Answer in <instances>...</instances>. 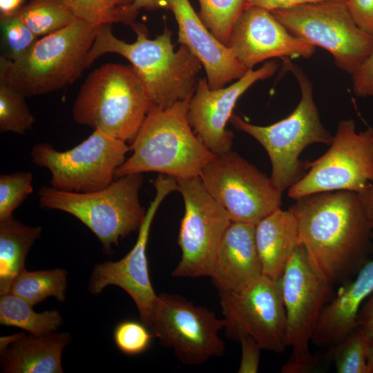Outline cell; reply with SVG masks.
<instances>
[{
	"mask_svg": "<svg viewBox=\"0 0 373 373\" xmlns=\"http://www.w3.org/2000/svg\"><path fill=\"white\" fill-rule=\"evenodd\" d=\"M369 339L359 327L337 344L331 346L329 356L338 373H370L367 365Z\"/></svg>",
	"mask_w": 373,
	"mask_h": 373,
	"instance_id": "cell-31",
	"label": "cell"
},
{
	"mask_svg": "<svg viewBox=\"0 0 373 373\" xmlns=\"http://www.w3.org/2000/svg\"><path fill=\"white\" fill-rule=\"evenodd\" d=\"M358 194L373 232V183Z\"/></svg>",
	"mask_w": 373,
	"mask_h": 373,
	"instance_id": "cell-40",
	"label": "cell"
},
{
	"mask_svg": "<svg viewBox=\"0 0 373 373\" xmlns=\"http://www.w3.org/2000/svg\"><path fill=\"white\" fill-rule=\"evenodd\" d=\"M68 332L37 336L18 333L0 338L1 364L6 373H62L61 354Z\"/></svg>",
	"mask_w": 373,
	"mask_h": 373,
	"instance_id": "cell-22",
	"label": "cell"
},
{
	"mask_svg": "<svg viewBox=\"0 0 373 373\" xmlns=\"http://www.w3.org/2000/svg\"><path fill=\"white\" fill-rule=\"evenodd\" d=\"M111 25L98 26L86 57L87 68L106 53L126 58L145 88L149 111L166 109L192 97L202 64L186 46L181 44L174 50L171 30L165 27L162 34L150 39L146 26L135 22L130 27L137 35L136 40L126 43L113 34Z\"/></svg>",
	"mask_w": 373,
	"mask_h": 373,
	"instance_id": "cell-2",
	"label": "cell"
},
{
	"mask_svg": "<svg viewBox=\"0 0 373 373\" xmlns=\"http://www.w3.org/2000/svg\"><path fill=\"white\" fill-rule=\"evenodd\" d=\"M24 6V0H0V17L18 12Z\"/></svg>",
	"mask_w": 373,
	"mask_h": 373,
	"instance_id": "cell-42",
	"label": "cell"
},
{
	"mask_svg": "<svg viewBox=\"0 0 373 373\" xmlns=\"http://www.w3.org/2000/svg\"><path fill=\"white\" fill-rule=\"evenodd\" d=\"M367 362L370 373H373V339L368 341Z\"/></svg>",
	"mask_w": 373,
	"mask_h": 373,
	"instance_id": "cell-43",
	"label": "cell"
},
{
	"mask_svg": "<svg viewBox=\"0 0 373 373\" xmlns=\"http://www.w3.org/2000/svg\"><path fill=\"white\" fill-rule=\"evenodd\" d=\"M19 13L38 37L56 32L77 19L64 0H30Z\"/></svg>",
	"mask_w": 373,
	"mask_h": 373,
	"instance_id": "cell-27",
	"label": "cell"
},
{
	"mask_svg": "<svg viewBox=\"0 0 373 373\" xmlns=\"http://www.w3.org/2000/svg\"><path fill=\"white\" fill-rule=\"evenodd\" d=\"M279 67L276 61L249 69L227 87L210 89L207 79H199L191 98L187 119L193 132L215 155L231 151L233 133L226 128L239 97L254 83L273 76Z\"/></svg>",
	"mask_w": 373,
	"mask_h": 373,
	"instance_id": "cell-17",
	"label": "cell"
},
{
	"mask_svg": "<svg viewBox=\"0 0 373 373\" xmlns=\"http://www.w3.org/2000/svg\"><path fill=\"white\" fill-rule=\"evenodd\" d=\"M167 9L173 13L178 26V42L186 46L199 59L210 89L224 87L247 72L232 50L203 23L189 0H168Z\"/></svg>",
	"mask_w": 373,
	"mask_h": 373,
	"instance_id": "cell-19",
	"label": "cell"
},
{
	"mask_svg": "<svg viewBox=\"0 0 373 373\" xmlns=\"http://www.w3.org/2000/svg\"><path fill=\"white\" fill-rule=\"evenodd\" d=\"M262 276L255 225L231 221L221 240L211 278L218 292L241 291Z\"/></svg>",
	"mask_w": 373,
	"mask_h": 373,
	"instance_id": "cell-20",
	"label": "cell"
},
{
	"mask_svg": "<svg viewBox=\"0 0 373 373\" xmlns=\"http://www.w3.org/2000/svg\"><path fill=\"white\" fill-rule=\"evenodd\" d=\"M150 108L145 88L131 65L106 64L82 84L74 120L124 142H132Z\"/></svg>",
	"mask_w": 373,
	"mask_h": 373,
	"instance_id": "cell-5",
	"label": "cell"
},
{
	"mask_svg": "<svg viewBox=\"0 0 373 373\" xmlns=\"http://www.w3.org/2000/svg\"><path fill=\"white\" fill-rule=\"evenodd\" d=\"M142 182V173H137L118 178L108 186L90 193L42 186L38 192L39 206L77 218L96 236L104 253L111 255L112 245L138 231L145 219L146 211L139 200Z\"/></svg>",
	"mask_w": 373,
	"mask_h": 373,
	"instance_id": "cell-7",
	"label": "cell"
},
{
	"mask_svg": "<svg viewBox=\"0 0 373 373\" xmlns=\"http://www.w3.org/2000/svg\"><path fill=\"white\" fill-rule=\"evenodd\" d=\"M176 180L177 191L184 200V213L178 240L181 258L172 276L210 277L221 240L231 220L199 176Z\"/></svg>",
	"mask_w": 373,
	"mask_h": 373,
	"instance_id": "cell-14",
	"label": "cell"
},
{
	"mask_svg": "<svg viewBox=\"0 0 373 373\" xmlns=\"http://www.w3.org/2000/svg\"><path fill=\"white\" fill-rule=\"evenodd\" d=\"M224 326V319H218L206 307L178 294L161 293L149 327L183 364L198 365L224 354L225 345L219 336Z\"/></svg>",
	"mask_w": 373,
	"mask_h": 373,
	"instance_id": "cell-13",
	"label": "cell"
},
{
	"mask_svg": "<svg viewBox=\"0 0 373 373\" xmlns=\"http://www.w3.org/2000/svg\"><path fill=\"white\" fill-rule=\"evenodd\" d=\"M283 60L300 88L301 98L294 111L268 126L252 124L238 115L230 118L236 128L254 137L265 149L271 164L270 179L282 193L305 175V164L300 160L302 151L312 144L329 145L334 136L321 121L311 81L302 68L288 59Z\"/></svg>",
	"mask_w": 373,
	"mask_h": 373,
	"instance_id": "cell-6",
	"label": "cell"
},
{
	"mask_svg": "<svg viewBox=\"0 0 373 373\" xmlns=\"http://www.w3.org/2000/svg\"><path fill=\"white\" fill-rule=\"evenodd\" d=\"M66 287L67 271L64 269L32 271L25 269L15 278L9 292L34 306L49 296L64 302Z\"/></svg>",
	"mask_w": 373,
	"mask_h": 373,
	"instance_id": "cell-26",
	"label": "cell"
},
{
	"mask_svg": "<svg viewBox=\"0 0 373 373\" xmlns=\"http://www.w3.org/2000/svg\"><path fill=\"white\" fill-rule=\"evenodd\" d=\"M346 3L357 26L373 37V0H346Z\"/></svg>",
	"mask_w": 373,
	"mask_h": 373,
	"instance_id": "cell-35",
	"label": "cell"
},
{
	"mask_svg": "<svg viewBox=\"0 0 373 373\" xmlns=\"http://www.w3.org/2000/svg\"><path fill=\"white\" fill-rule=\"evenodd\" d=\"M370 96H373V88H372V89L371 90Z\"/></svg>",
	"mask_w": 373,
	"mask_h": 373,
	"instance_id": "cell-44",
	"label": "cell"
},
{
	"mask_svg": "<svg viewBox=\"0 0 373 373\" xmlns=\"http://www.w3.org/2000/svg\"><path fill=\"white\" fill-rule=\"evenodd\" d=\"M2 55L15 61L23 56L37 42L39 37L26 25L19 12L0 17Z\"/></svg>",
	"mask_w": 373,
	"mask_h": 373,
	"instance_id": "cell-32",
	"label": "cell"
},
{
	"mask_svg": "<svg viewBox=\"0 0 373 373\" xmlns=\"http://www.w3.org/2000/svg\"><path fill=\"white\" fill-rule=\"evenodd\" d=\"M0 296V323L4 326L17 327L40 336L56 332L62 323L56 309L37 313L30 304L10 292Z\"/></svg>",
	"mask_w": 373,
	"mask_h": 373,
	"instance_id": "cell-25",
	"label": "cell"
},
{
	"mask_svg": "<svg viewBox=\"0 0 373 373\" xmlns=\"http://www.w3.org/2000/svg\"><path fill=\"white\" fill-rule=\"evenodd\" d=\"M153 186L155 195L146 210L134 246L118 261L96 265L88 283V291L93 294H100L108 285L124 290L134 300L142 321L148 327L157 297L151 283L146 256L150 229L161 202L170 193L177 191L178 183L175 178L160 174Z\"/></svg>",
	"mask_w": 373,
	"mask_h": 373,
	"instance_id": "cell-16",
	"label": "cell"
},
{
	"mask_svg": "<svg viewBox=\"0 0 373 373\" xmlns=\"http://www.w3.org/2000/svg\"><path fill=\"white\" fill-rule=\"evenodd\" d=\"M238 342L241 346V358L238 372L239 373L257 372L262 349L250 336H242Z\"/></svg>",
	"mask_w": 373,
	"mask_h": 373,
	"instance_id": "cell-36",
	"label": "cell"
},
{
	"mask_svg": "<svg viewBox=\"0 0 373 373\" xmlns=\"http://www.w3.org/2000/svg\"><path fill=\"white\" fill-rule=\"evenodd\" d=\"M352 79L353 91L357 96H370L373 88V50Z\"/></svg>",
	"mask_w": 373,
	"mask_h": 373,
	"instance_id": "cell-37",
	"label": "cell"
},
{
	"mask_svg": "<svg viewBox=\"0 0 373 373\" xmlns=\"http://www.w3.org/2000/svg\"><path fill=\"white\" fill-rule=\"evenodd\" d=\"M77 19L95 26L123 23L129 26L136 17L131 11L133 0H64Z\"/></svg>",
	"mask_w": 373,
	"mask_h": 373,
	"instance_id": "cell-28",
	"label": "cell"
},
{
	"mask_svg": "<svg viewBox=\"0 0 373 373\" xmlns=\"http://www.w3.org/2000/svg\"><path fill=\"white\" fill-rule=\"evenodd\" d=\"M219 296L228 338L238 341L247 336L262 350L284 352L286 312L280 280L262 275L241 291L219 292Z\"/></svg>",
	"mask_w": 373,
	"mask_h": 373,
	"instance_id": "cell-15",
	"label": "cell"
},
{
	"mask_svg": "<svg viewBox=\"0 0 373 373\" xmlns=\"http://www.w3.org/2000/svg\"><path fill=\"white\" fill-rule=\"evenodd\" d=\"M294 36L327 50L351 76L373 50V37L353 19L346 0H325L271 12Z\"/></svg>",
	"mask_w": 373,
	"mask_h": 373,
	"instance_id": "cell-9",
	"label": "cell"
},
{
	"mask_svg": "<svg viewBox=\"0 0 373 373\" xmlns=\"http://www.w3.org/2000/svg\"><path fill=\"white\" fill-rule=\"evenodd\" d=\"M289 209L300 244L329 283L347 280L367 262L373 232L358 193H313L296 200Z\"/></svg>",
	"mask_w": 373,
	"mask_h": 373,
	"instance_id": "cell-1",
	"label": "cell"
},
{
	"mask_svg": "<svg viewBox=\"0 0 373 373\" xmlns=\"http://www.w3.org/2000/svg\"><path fill=\"white\" fill-rule=\"evenodd\" d=\"M199 177L231 221L256 225L282 204L283 193L270 177L236 152L216 155Z\"/></svg>",
	"mask_w": 373,
	"mask_h": 373,
	"instance_id": "cell-12",
	"label": "cell"
},
{
	"mask_svg": "<svg viewBox=\"0 0 373 373\" xmlns=\"http://www.w3.org/2000/svg\"><path fill=\"white\" fill-rule=\"evenodd\" d=\"M357 323L363 333L369 340L373 339V292L368 300L360 308Z\"/></svg>",
	"mask_w": 373,
	"mask_h": 373,
	"instance_id": "cell-39",
	"label": "cell"
},
{
	"mask_svg": "<svg viewBox=\"0 0 373 373\" xmlns=\"http://www.w3.org/2000/svg\"><path fill=\"white\" fill-rule=\"evenodd\" d=\"M130 151L126 142L99 130H94L86 140L65 151L50 144L38 143L31 149L33 163L49 170L50 186L58 190L90 193L108 186L116 169Z\"/></svg>",
	"mask_w": 373,
	"mask_h": 373,
	"instance_id": "cell-10",
	"label": "cell"
},
{
	"mask_svg": "<svg viewBox=\"0 0 373 373\" xmlns=\"http://www.w3.org/2000/svg\"><path fill=\"white\" fill-rule=\"evenodd\" d=\"M255 241L262 275L280 280L300 245L296 219L289 209L276 210L255 225Z\"/></svg>",
	"mask_w": 373,
	"mask_h": 373,
	"instance_id": "cell-23",
	"label": "cell"
},
{
	"mask_svg": "<svg viewBox=\"0 0 373 373\" xmlns=\"http://www.w3.org/2000/svg\"><path fill=\"white\" fill-rule=\"evenodd\" d=\"M168 8V0H133L131 6L133 14L137 17L140 9L153 11Z\"/></svg>",
	"mask_w": 373,
	"mask_h": 373,
	"instance_id": "cell-41",
	"label": "cell"
},
{
	"mask_svg": "<svg viewBox=\"0 0 373 373\" xmlns=\"http://www.w3.org/2000/svg\"><path fill=\"white\" fill-rule=\"evenodd\" d=\"M26 97L0 78V131L23 135L32 128L35 118Z\"/></svg>",
	"mask_w": 373,
	"mask_h": 373,
	"instance_id": "cell-30",
	"label": "cell"
},
{
	"mask_svg": "<svg viewBox=\"0 0 373 373\" xmlns=\"http://www.w3.org/2000/svg\"><path fill=\"white\" fill-rule=\"evenodd\" d=\"M373 292V260L358 270L355 278L345 283L325 307L312 342L333 346L358 327L357 316L365 299Z\"/></svg>",
	"mask_w": 373,
	"mask_h": 373,
	"instance_id": "cell-21",
	"label": "cell"
},
{
	"mask_svg": "<svg viewBox=\"0 0 373 373\" xmlns=\"http://www.w3.org/2000/svg\"><path fill=\"white\" fill-rule=\"evenodd\" d=\"M32 173L20 171L0 176V221L13 212L33 192Z\"/></svg>",
	"mask_w": 373,
	"mask_h": 373,
	"instance_id": "cell-33",
	"label": "cell"
},
{
	"mask_svg": "<svg viewBox=\"0 0 373 373\" xmlns=\"http://www.w3.org/2000/svg\"><path fill=\"white\" fill-rule=\"evenodd\" d=\"M286 312V347L291 354L283 373L308 372L315 363L309 343L326 305L332 299L333 285L311 263L300 244L291 256L280 279Z\"/></svg>",
	"mask_w": 373,
	"mask_h": 373,
	"instance_id": "cell-8",
	"label": "cell"
},
{
	"mask_svg": "<svg viewBox=\"0 0 373 373\" xmlns=\"http://www.w3.org/2000/svg\"><path fill=\"white\" fill-rule=\"evenodd\" d=\"M99 26L77 19L42 37L15 61L0 57V78L26 97L70 85L87 68L86 57Z\"/></svg>",
	"mask_w": 373,
	"mask_h": 373,
	"instance_id": "cell-4",
	"label": "cell"
},
{
	"mask_svg": "<svg viewBox=\"0 0 373 373\" xmlns=\"http://www.w3.org/2000/svg\"><path fill=\"white\" fill-rule=\"evenodd\" d=\"M191 98L149 112L129 146L131 155L116 169L115 178L144 172L175 179L200 175L216 155L203 144L189 123Z\"/></svg>",
	"mask_w": 373,
	"mask_h": 373,
	"instance_id": "cell-3",
	"label": "cell"
},
{
	"mask_svg": "<svg viewBox=\"0 0 373 373\" xmlns=\"http://www.w3.org/2000/svg\"><path fill=\"white\" fill-rule=\"evenodd\" d=\"M198 16L223 44L228 43L232 28L246 8L247 0H198Z\"/></svg>",
	"mask_w": 373,
	"mask_h": 373,
	"instance_id": "cell-29",
	"label": "cell"
},
{
	"mask_svg": "<svg viewBox=\"0 0 373 373\" xmlns=\"http://www.w3.org/2000/svg\"><path fill=\"white\" fill-rule=\"evenodd\" d=\"M155 338L142 321L125 320L119 322L113 331L117 347L124 354L135 356L146 352Z\"/></svg>",
	"mask_w": 373,
	"mask_h": 373,
	"instance_id": "cell-34",
	"label": "cell"
},
{
	"mask_svg": "<svg viewBox=\"0 0 373 373\" xmlns=\"http://www.w3.org/2000/svg\"><path fill=\"white\" fill-rule=\"evenodd\" d=\"M227 46L247 69L270 58H310L316 46L292 35L269 10L247 8L235 23Z\"/></svg>",
	"mask_w": 373,
	"mask_h": 373,
	"instance_id": "cell-18",
	"label": "cell"
},
{
	"mask_svg": "<svg viewBox=\"0 0 373 373\" xmlns=\"http://www.w3.org/2000/svg\"><path fill=\"white\" fill-rule=\"evenodd\" d=\"M39 226H28L12 216L0 221V295L9 292L15 278L25 267L26 256L41 233Z\"/></svg>",
	"mask_w": 373,
	"mask_h": 373,
	"instance_id": "cell-24",
	"label": "cell"
},
{
	"mask_svg": "<svg viewBox=\"0 0 373 373\" xmlns=\"http://www.w3.org/2000/svg\"><path fill=\"white\" fill-rule=\"evenodd\" d=\"M323 1L325 0H247L246 8L254 6L271 12Z\"/></svg>",
	"mask_w": 373,
	"mask_h": 373,
	"instance_id": "cell-38",
	"label": "cell"
},
{
	"mask_svg": "<svg viewBox=\"0 0 373 373\" xmlns=\"http://www.w3.org/2000/svg\"><path fill=\"white\" fill-rule=\"evenodd\" d=\"M329 149L307 166L309 170L288 189L294 200L313 193H359L373 183V128L356 131L352 119L339 122Z\"/></svg>",
	"mask_w": 373,
	"mask_h": 373,
	"instance_id": "cell-11",
	"label": "cell"
}]
</instances>
